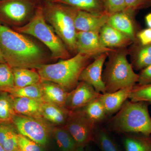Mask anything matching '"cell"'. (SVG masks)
<instances>
[{"mask_svg":"<svg viewBox=\"0 0 151 151\" xmlns=\"http://www.w3.org/2000/svg\"><path fill=\"white\" fill-rule=\"evenodd\" d=\"M150 151H151V150H150Z\"/></svg>","mask_w":151,"mask_h":151,"instance_id":"obj_42","label":"cell"},{"mask_svg":"<svg viewBox=\"0 0 151 151\" xmlns=\"http://www.w3.org/2000/svg\"><path fill=\"white\" fill-rule=\"evenodd\" d=\"M6 63L5 60L0 50V63Z\"/></svg>","mask_w":151,"mask_h":151,"instance_id":"obj_38","label":"cell"},{"mask_svg":"<svg viewBox=\"0 0 151 151\" xmlns=\"http://www.w3.org/2000/svg\"><path fill=\"white\" fill-rule=\"evenodd\" d=\"M78 147H83L95 140L97 124L89 119L82 109L69 111L65 125Z\"/></svg>","mask_w":151,"mask_h":151,"instance_id":"obj_9","label":"cell"},{"mask_svg":"<svg viewBox=\"0 0 151 151\" xmlns=\"http://www.w3.org/2000/svg\"><path fill=\"white\" fill-rule=\"evenodd\" d=\"M99 35L100 43L106 48L115 49L128 47L133 43L128 36L108 24L102 28Z\"/></svg>","mask_w":151,"mask_h":151,"instance_id":"obj_15","label":"cell"},{"mask_svg":"<svg viewBox=\"0 0 151 151\" xmlns=\"http://www.w3.org/2000/svg\"><path fill=\"white\" fill-rule=\"evenodd\" d=\"M109 52H105L97 57L82 71L79 81H85L93 86L100 94L106 93L103 79V68Z\"/></svg>","mask_w":151,"mask_h":151,"instance_id":"obj_10","label":"cell"},{"mask_svg":"<svg viewBox=\"0 0 151 151\" xmlns=\"http://www.w3.org/2000/svg\"><path fill=\"white\" fill-rule=\"evenodd\" d=\"M41 83L43 89V100L65 108V103L69 92L51 81H42Z\"/></svg>","mask_w":151,"mask_h":151,"instance_id":"obj_20","label":"cell"},{"mask_svg":"<svg viewBox=\"0 0 151 151\" xmlns=\"http://www.w3.org/2000/svg\"><path fill=\"white\" fill-rule=\"evenodd\" d=\"M128 47L116 49L108 54V60L103 72L106 93L133 87L137 84L138 75L128 61Z\"/></svg>","mask_w":151,"mask_h":151,"instance_id":"obj_4","label":"cell"},{"mask_svg":"<svg viewBox=\"0 0 151 151\" xmlns=\"http://www.w3.org/2000/svg\"><path fill=\"white\" fill-rule=\"evenodd\" d=\"M69 112L66 108L46 101H44L42 104V118L49 124L55 127L65 126Z\"/></svg>","mask_w":151,"mask_h":151,"instance_id":"obj_19","label":"cell"},{"mask_svg":"<svg viewBox=\"0 0 151 151\" xmlns=\"http://www.w3.org/2000/svg\"><path fill=\"white\" fill-rule=\"evenodd\" d=\"M17 139L20 151H45L42 146L19 133Z\"/></svg>","mask_w":151,"mask_h":151,"instance_id":"obj_32","label":"cell"},{"mask_svg":"<svg viewBox=\"0 0 151 151\" xmlns=\"http://www.w3.org/2000/svg\"><path fill=\"white\" fill-rule=\"evenodd\" d=\"M129 99L133 102H145L151 104V84H137L133 87Z\"/></svg>","mask_w":151,"mask_h":151,"instance_id":"obj_30","label":"cell"},{"mask_svg":"<svg viewBox=\"0 0 151 151\" xmlns=\"http://www.w3.org/2000/svg\"><path fill=\"white\" fill-rule=\"evenodd\" d=\"M95 140L103 151H121L118 146L103 127H97Z\"/></svg>","mask_w":151,"mask_h":151,"instance_id":"obj_29","label":"cell"},{"mask_svg":"<svg viewBox=\"0 0 151 151\" xmlns=\"http://www.w3.org/2000/svg\"><path fill=\"white\" fill-rule=\"evenodd\" d=\"M12 68L14 86L24 87L41 82L38 72L29 68Z\"/></svg>","mask_w":151,"mask_h":151,"instance_id":"obj_22","label":"cell"},{"mask_svg":"<svg viewBox=\"0 0 151 151\" xmlns=\"http://www.w3.org/2000/svg\"><path fill=\"white\" fill-rule=\"evenodd\" d=\"M35 9L33 0H1L0 22L14 27L22 26L32 18Z\"/></svg>","mask_w":151,"mask_h":151,"instance_id":"obj_8","label":"cell"},{"mask_svg":"<svg viewBox=\"0 0 151 151\" xmlns=\"http://www.w3.org/2000/svg\"><path fill=\"white\" fill-rule=\"evenodd\" d=\"M18 133L12 122H0V145L7 151H20L17 143Z\"/></svg>","mask_w":151,"mask_h":151,"instance_id":"obj_21","label":"cell"},{"mask_svg":"<svg viewBox=\"0 0 151 151\" xmlns=\"http://www.w3.org/2000/svg\"><path fill=\"white\" fill-rule=\"evenodd\" d=\"M105 12L108 14L127 9L125 0H102Z\"/></svg>","mask_w":151,"mask_h":151,"instance_id":"obj_33","label":"cell"},{"mask_svg":"<svg viewBox=\"0 0 151 151\" xmlns=\"http://www.w3.org/2000/svg\"><path fill=\"white\" fill-rule=\"evenodd\" d=\"M129 135L124 139L126 151H150L151 137L145 135Z\"/></svg>","mask_w":151,"mask_h":151,"instance_id":"obj_26","label":"cell"},{"mask_svg":"<svg viewBox=\"0 0 151 151\" xmlns=\"http://www.w3.org/2000/svg\"><path fill=\"white\" fill-rule=\"evenodd\" d=\"M42 8L46 21L69 51L76 54L77 31L76 28L75 17L77 9L54 2H47Z\"/></svg>","mask_w":151,"mask_h":151,"instance_id":"obj_5","label":"cell"},{"mask_svg":"<svg viewBox=\"0 0 151 151\" xmlns=\"http://www.w3.org/2000/svg\"><path fill=\"white\" fill-rule=\"evenodd\" d=\"M54 2L63 4L79 10L96 14L106 13L102 0H54Z\"/></svg>","mask_w":151,"mask_h":151,"instance_id":"obj_23","label":"cell"},{"mask_svg":"<svg viewBox=\"0 0 151 151\" xmlns=\"http://www.w3.org/2000/svg\"><path fill=\"white\" fill-rule=\"evenodd\" d=\"M128 49L134 70L140 71L151 64V44L143 45L135 41Z\"/></svg>","mask_w":151,"mask_h":151,"instance_id":"obj_17","label":"cell"},{"mask_svg":"<svg viewBox=\"0 0 151 151\" xmlns=\"http://www.w3.org/2000/svg\"><path fill=\"white\" fill-rule=\"evenodd\" d=\"M84 147H78L74 151H84Z\"/></svg>","mask_w":151,"mask_h":151,"instance_id":"obj_39","label":"cell"},{"mask_svg":"<svg viewBox=\"0 0 151 151\" xmlns=\"http://www.w3.org/2000/svg\"><path fill=\"white\" fill-rule=\"evenodd\" d=\"M76 47L77 53L95 57L103 53L111 52L115 50L106 48L102 45L98 33L88 32H77Z\"/></svg>","mask_w":151,"mask_h":151,"instance_id":"obj_13","label":"cell"},{"mask_svg":"<svg viewBox=\"0 0 151 151\" xmlns=\"http://www.w3.org/2000/svg\"><path fill=\"white\" fill-rule=\"evenodd\" d=\"M100 94L90 84L85 81H80L77 86L69 92L65 108L70 111L81 109L98 98Z\"/></svg>","mask_w":151,"mask_h":151,"instance_id":"obj_12","label":"cell"},{"mask_svg":"<svg viewBox=\"0 0 151 151\" xmlns=\"http://www.w3.org/2000/svg\"><path fill=\"white\" fill-rule=\"evenodd\" d=\"M110 15L105 13L96 14L77 10L75 17L77 32H88L99 33L102 28L107 24Z\"/></svg>","mask_w":151,"mask_h":151,"instance_id":"obj_14","label":"cell"},{"mask_svg":"<svg viewBox=\"0 0 151 151\" xmlns=\"http://www.w3.org/2000/svg\"><path fill=\"white\" fill-rule=\"evenodd\" d=\"M146 24L148 27L151 28V13L148 14L145 17Z\"/></svg>","mask_w":151,"mask_h":151,"instance_id":"obj_37","label":"cell"},{"mask_svg":"<svg viewBox=\"0 0 151 151\" xmlns=\"http://www.w3.org/2000/svg\"><path fill=\"white\" fill-rule=\"evenodd\" d=\"M14 29L39 40L48 47L53 59L65 60L71 57L70 52L63 42L47 23L42 7H37L29 21L22 26L14 27Z\"/></svg>","mask_w":151,"mask_h":151,"instance_id":"obj_6","label":"cell"},{"mask_svg":"<svg viewBox=\"0 0 151 151\" xmlns=\"http://www.w3.org/2000/svg\"><path fill=\"white\" fill-rule=\"evenodd\" d=\"M16 114L13 97L8 92L0 91V122H12Z\"/></svg>","mask_w":151,"mask_h":151,"instance_id":"obj_28","label":"cell"},{"mask_svg":"<svg viewBox=\"0 0 151 151\" xmlns=\"http://www.w3.org/2000/svg\"><path fill=\"white\" fill-rule=\"evenodd\" d=\"M138 75L137 84H151V64L141 70Z\"/></svg>","mask_w":151,"mask_h":151,"instance_id":"obj_36","label":"cell"},{"mask_svg":"<svg viewBox=\"0 0 151 151\" xmlns=\"http://www.w3.org/2000/svg\"><path fill=\"white\" fill-rule=\"evenodd\" d=\"M127 9L137 12L151 6V0H125Z\"/></svg>","mask_w":151,"mask_h":151,"instance_id":"obj_34","label":"cell"},{"mask_svg":"<svg viewBox=\"0 0 151 151\" xmlns=\"http://www.w3.org/2000/svg\"><path fill=\"white\" fill-rule=\"evenodd\" d=\"M137 12L126 9L110 15L107 24L128 36L133 42L136 40V35L140 30L135 19Z\"/></svg>","mask_w":151,"mask_h":151,"instance_id":"obj_11","label":"cell"},{"mask_svg":"<svg viewBox=\"0 0 151 151\" xmlns=\"http://www.w3.org/2000/svg\"><path fill=\"white\" fill-rule=\"evenodd\" d=\"M149 105L146 102L127 100L108 122L109 129L118 133L150 136Z\"/></svg>","mask_w":151,"mask_h":151,"instance_id":"obj_3","label":"cell"},{"mask_svg":"<svg viewBox=\"0 0 151 151\" xmlns=\"http://www.w3.org/2000/svg\"><path fill=\"white\" fill-rule=\"evenodd\" d=\"M0 151H7L4 148V147L1 145H0Z\"/></svg>","mask_w":151,"mask_h":151,"instance_id":"obj_40","label":"cell"},{"mask_svg":"<svg viewBox=\"0 0 151 151\" xmlns=\"http://www.w3.org/2000/svg\"><path fill=\"white\" fill-rule=\"evenodd\" d=\"M0 50L12 68L38 69L46 57L35 42L0 22Z\"/></svg>","mask_w":151,"mask_h":151,"instance_id":"obj_1","label":"cell"},{"mask_svg":"<svg viewBox=\"0 0 151 151\" xmlns=\"http://www.w3.org/2000/svg\"><path fill=\"white\" fill-rule=\"evenodd\" d=\"M37 1H46L47 2H51L53 1L54 0H37Z\"/></svg>","mask_w":151,"mask_h":151,"instance_id":"obj_41","label":"cell"},{"mask_svg":"<svg viewBox=\"0 0 151 151\" xmlns=\"http://www.w3.org/2000/svg\"><path fill=\"white\" fill-rule=\"evenodd\" d=\"M14 86L12 68L7 63H0V89Z\"/></svg>","mask_w":151,"mask_h":151,"instance_id":"obj_31","label":"cell"},{"mask_svg":"<svg viewBox=\"0 0 151 151\" xmlns=\"http://www.w3.org/2000/svg\"><path fill=\"white\" fill-rule=\"evenodd\" d=\"M52 134L55 139L60 151H74L78 147L65 126L53 127Z\"/></svg>","mask_w":151,"mask_h":151,"instance_id":"obj_24","label":"cell"},{"mask_svg":"<svg viewBox=\"0 0 151 151\" xmlns=\"http://www.w3.org/2000/svg\"><path fill=\"white\" fill-rule=\"evenodd\" d=\"M0 1H1V0H0Z\"/></svg>","mask_w":151,"mask_h":151,"instance_id":"obj_43","label":"cell"},{"mask_svg":"<svg viewBox=\"0 0 151 151\" xmlns=\"http://www.w3.org/2000/svg\"><path fill=\"white\" fill-rule=\"evenodd\" d=\"M0 91L8 92L14 98L27 97L43 99V89L41 82L24 87L14 86L5 88L0 89Z\"/></svg>","mask_w":151,"mask_h":151,"instance_id":"obj_25","label":"cell"},{"mask_svg":"<svg viewBox=\"0 0 151 151\" xmlns=\"http://www.w3.org/2000/svg\"><path fill=\"white\" fill-rule=\"evenodd\" d=\"M133 87L122 88L112 93L100 94L98 98L104 106L108 117L116 114L120 110L129 99Z\"/></svg>","mask_w":151,"mask_h":151,"instance_id":"obj_16","label":"cell"},{"mask_svg":"<svg viewBox=\"0 0 151 151\" xmlns=\"http://www.w3.org/2000/svg\"><path fill=\"white\" fill-rule=\"evenodd\" d=\"M96 57L77 53L72 57L56 63L44 64L37 72L42 81L54 82L70 92L78 85L82 71Z\"/></svg>","mask_w":151,"mask_h":151,"instance_id":"obj_2","label":"cell"},{"mask_svg":"<svg viewBox=\"0 0 151 151\" xmlns=\"http://www.w3.org/2000/svg\"><path fill=\"white\" fill-rule=\"evenodd\" d=\"M81 109L89 119L97 125L104 122L108 117L104 106L98 97Z\"/></svg>","mask_w":151,"mask_h":151,"instance_id":"obj_27","label":"cell"},{"mask_svg":"<svg viewBox=\"0 0 151 151\" xmlns=\"http://www.w3.org/2000/svg\"><path fill=\"white\" fill-rule=\"evenodd\" d=\"M136 41L143 45L151 44V28L140 30L136 35Z\"/></svg>","mask_w":151,"mask_h":151,"instance_id":"obj_35","label":"cell"},{"mask_svg":"<svg viewBox=\"0 0 151 151\" xmlns=\"http://www.w3.org/2000/svg\"><path fill=\"white\" fill-rule=\"evenodd\" d=\"M12 123L19 134L45 147L48 143L53 127L45 119L16 114Z\"/></svg>","mask_w":151,"mask_h":151,"instance_id":"obj_7","label":"cell"},{"mask_svg":"<svg viewBox=\"0 0 151 151\" xmlns=\"http://www.w3.org/2000/svg\"><path fill=\"white\" fill-rule=\"evenodd\" d=\"M13 99L14 110L16 114L43 119L41 115V105L44 101L43 99L27 97H13Z\"/></svg>","mask_w":151,"mask_h":151,"instance_id":"obj_18","label":"cell"}]
</instances>
